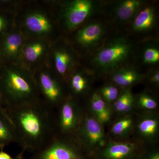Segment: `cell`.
<instances>
[{"label":"cell","mask_w":159,"mask_h":159,"mask_svg":"<svg viewBox=\"0 0 159 159\" xmlns=\"http://www.w3.org/2000/svg\"><path fill=\"white\" fill-rule=\"evenodd\" d=\"M18 141L27 147L41 145L51 129L48 116L39 102L8 111Z\"/></svg>","instance_id":"cell-1"},{"label":"cell","mask_w":159,"mask_h":159,"mask_svg":"<svg viewBox=\"0 0 159 159\" xmlns=\"http://www.w3.org/2000/svg\"><path fill=\"white\" fill-rule=\"evenodd\" d=\"M1 83V93L9 110L39 102L33 75L21 66L9 64L3 72Z\"/></svg>","instance_id":"cell-2"},{"label":"cell","mask_w":159,"mask_h":159,"mask_svg":"<svg viewBox=\"0 0 159 159\" xmlns=\"http://www.w3.org/2000/svg\"><path fill=\"white\" fill-rule=\"evenodd\" d=\"M16 25L27 38L45 39L51 41L55 26L51 15L39 8L28 9Z\"/></svg>","instance_id":"cell-3"},{"label":"cell","mask_w":159,"mask_h":159,"mask_svg":"<svg viewBox=\"0 0 159 159\" xmlns=\"http://www.w3.org/2000/svg\"><path fill=\"white\" fill-rule=\"evenodd\" d=\"M51 41L40 38H27L23 48L21 66L33 73L47 63Z\"/></svg>","instance_id":"cell-4"},{"label":"cell","mask_w":159,"mask_h":159,"mask_svg":"<svg viewBox=\"0 0 159 159\" xmlns=\"http://www.w3.org/2000/svg\"><path fill=\"white\" fill-rule=\"evenodd\" d=\"M53 73L46 63L32 74L39 95L50 105L59 102L62 95L60 84Z\"/></svg>","instance_id":"cell-5"},{"label":"cell","mask_w":159,"mask_h":159,"mask_svg":"<svg viewBox=\"0 0 159 159\" xmlns=\"http://www.w3.org/2000/svg\"><path fill=\"white\" fill-rule=\"evenodd\" d=\"M130 50V45L125 41H115L105 46L96 54L94 62L103 70H111L126 59Z\"/></svg>","instance_id":"cell-6"},{"label":"cell","mask_w":159,"mask_h":159,"mask_svg":"<svg viewBox=\"0 0 159 159\" xmlns=\"http://www.w3.org/2000/svg\"><path fill=\"white\" fill-rule=\"evenodd\" d=\"M93 9V3L89 0H75L66 2L61 12L66 29L69 31L76 29L90 15Z\"/></svg>","instance_id":"cell-7"},{"label":"cell","mask_w":159,"mask_h":159,"mask_svg":"<svg viewBox=\"0 0 159 159\" xmlns=\"http://www.w3.org/2000/svg\"><path fill=\"white\" fill-rule=\"evenodd\" d=\"M47 64L53 73L61 78H65L74 67L75 58L68 47L51 42Z\"/></svg>","instance_id":"cell-8"},{"label":"cell","mask_w":159,"mask_h":159,"mask_svg":"<svg viewBox=\"0 0 159 159\" xmlns=\"http://www.w3.org/2000/svg\"><path fill=\"white\" fill-rule=\"evenodd\" d=\"M27 39L16 25L12 30L4 35L1 52L9 64L21 66L23 48Z\"/></svg>","instance_id":"cell-9"},{"label":"cell","mask_w":159,"mask_h":159,"mask_svg":"<svg viewBox=\"0 0 159 159\" xmlns=\"http://www.w3.org/2000/svg\"><path fill=\"white\" fill-rule=\"evenodd\" d=\"M103 29L100 24L92 23L80 29L76 36V41L82 48H90L101 39Z\"/></svg>","instance_id":"cell-10"},{"label":"cell","mask_w":159,"mask_h":159,"mask_svg":"<svg viewBox=\"0 0 159 159\" xmlns=\"http://www.w3.org/2000/svg\"><path fill=\"white\" fill-rule=\"evenodd\" d=\"M70 146L59 140L51 142L42 152L40 159H79Z\"/></svg>","instance_id":"cell-11"},{"label":"cell","mask_w":159,"mask_h":159,"mask_svg":"<svg viewBox=\"0 0 159 159\" xmlns=\"http://www.w3.org/2000/svg\"><path fill=\"white\" fill-rule=\"evenodd\" d=\"M76 113L74 104L70 101L65 102L61 108L59 124L64 132L73 130L77 123Z\"/></svg>","instance_id":"cell-12"},{"label":"cell","mask_w":159,"mask_h":159,"mask_svg":"<svg viewBox=\"0 0 159 159\" xmlns=\"http://www.w3.org/2000/svg\"><path fill=\"white\" fill-rule=\"evenodd\" d=\"M134 149L132 143L111 142L104 150V156L107 159H124L129 156Z\"/></svg>","instance_id":"cell-13"},{"label":"cell","mask_w":159,"mask_h":159,"mask_svg":"<svg viewBox=\"0 0 159 159\" xmlns=\"http://www.w3.org/2000/svg\"><path fill=\"white\" fill-rule=\"evenodd\" d=\"M16 141L17 135L12 122L0 114V148Z\"/></svg>","instance_id":"cell-14"},{"label":"cell","mask_w":159,"mask_h":159,"mask_svg":"<svg viewBox=\"0 0 159 159\" xmlns=\"http://www.w3.org/2000/svg\"><path fill=\"white\" fill-rule=\"evenodd\" d=\"M84 126L86 137L91 144L95 145L102 142L104 133L99 121L93 118H87Z\"/></svg>","instance_id":"cell-15"},{"label":"cell","mask_w":159,"mask_h":159,"mask_svg":"<svg viewBox=\"0 0 159 159\" xmlns=\"http://www.w3.org/2000/svg\"><path fill=\"white\" fill-rule=\"evenodd\" d=\"M155 20V13L152 7L145 8L139 12L134 21L133 27L137 31H143L150 29Z\"/></svg>","instance_id":"cell-16"},{"label":"cell","mask_w":159,"mask_h":159,"mask_svg":"<svg viewBox=\"0 0 159 159\" xmlns=\"http://www.w3.org/2000/svg\"><path fill=\"white\" fill-rule=\"evenodd\" d=\"M91 101L92 109L99 122L104 123L109 121L110 114L101 96L94 93L92 96Z\"/></svg>","instance_id":"cell-17"},{"label":"cell","mask_w":159,"mask_h":159,"mask_svg":"<svg viewBox=\"0 0 159 159\" xmlns=\"http://www.w3.org/2000/svg\"><path fill=\"white\" fill-rule=\"evenodd\" d=\"M142 5V2L138 0H127L121 3L117 7L116 13L117 17L122 21L129 20L133 16Z\"/></svg>","instance_id":"cell-18"},{"label":"cell","mask_w":159,"mask_h":159,"mask_svg":"<svg viewBox=\"0 0 159 159\" xmlns=\"http://www.w3.org/2000/svg\"><path fill=\"white\" fill-rule=\"evenodd\" d=\"M139 74L134 69L122 68L116 72L112 76L113 80L118 85L127 86L136 82L139 78Z\"/></svg>","instance_id":"cell-19"},{"label":"cell","mask_w":159,"mask_h":159,"mask_svg":"<svg viewBox=\"0 0 159 159\" xmlns=\"http://www.w3.org/2000/svg\"><path fill=\"white\" fill-rule=\"evenodd\" d=\"M16 14L8 16L7 15L0 13V36L5 35L16 26Z\"/></svg>","instance_id":"cell-20"},{"label":"cell","mask_w":159,"mask_h":159,"mask_svg":"<svg viewBox=\"0 0 159 159\" xmlns=\"http://www.w3.org/2000/svg\"><path fill=\"white\" fill-rule=\"evenodd\" d=\"M158 127V122L153 119H146L143 120L139 125L140 132L145 136L153 135Z\"/></svg>","instance_id":"cell-21"},{"label":"cell","mask_w":159,"mask_h":159,"mask_svg":"<svg viewBox=\"0 0 159 159\" xmlns=\"http://www.w3.org/2000/svg\"><path fill=\"white\" fill-rule=\"evenodd\" d=\"M70 85L74 93H80L86 87V80L81 73H75L71 77Z\"/></svg>","instance_id":"cell-22"},{"label":"cell","mask_w":159,"mask_h":159,"mask_svg":"<svg viewBox=\"0 0 159 159\" xmlns=\"http://www.w3.org/2000/svg\"><path fill=\"white\" fill-rule=\"evenodd\" d=\"M115 103V108L119 111L124 112L126 107L134 101L133 97L129 91H125L117 98Z\"/></svg>","instance_id":"cell-23"},{"label":"cell","mask_w":159,"mask_h":159,"mask_svg":"<svg viewBox=\"0 0 159 159\" xmlns=\"http://www.w3.org/2000/svg\"><path fill=\"white\" fill-rule=\"evenodd\" d=\"M132 124V120L129 118H125L119 120L113 125L112 132L116 135H120L130 128Z\"/></svg>","instance_id":"cell-24"},{"label":"cell","mask_w":159,"mask_h":159,"mask_svg":"<svg viewBox=\"0 0 159 159\" xmlns=\"http://www.w3.org/2000/svg\"><path fill=\"white\" fill-rule=\"evenodd\" d=\"M101 94L103 99L107 102H113L118 97V90L114 86L107 85L102 89Z\"/></svg>","instance_id":"cell-25"},{"label":"cell","mask_w":159,"mask_h":159,"mask_svg":"<svg viewBox=\"0 0 159 159\" xmlns=\"http://www.w3.org/2000/svg\"><path fill=\"white\" fill-rule=\"evenodd\" d=\"M143 60L144 62L148 64H154L158 62L159 50L153 48L146 49L144 52Z\"/></svg>","instance_id":"cell-26"},{"label":"cell","mask_w":159,"mask_h":159,"mask_svg":"<svg viewBox=\"0 0 159 159\" xmlns=\"http://www.w3.org/2000/svg\"><path fill=\"white\" fill-rule=\"evenodd\" d=\"M139 104L142 107L148 109H154L156 108L157 103L154 99L147 95H142L139 98Z\"/></svg>","instance_id":"cell-27"},{"label":"cell","mask_w":159,"mask_h":159,"mask_svg":"<svg viewBox=\"0 0 159 159\" xmlns=\"http://www.w3.org/2000/svg\"><path fill=\"white\" fill-rule=\"evenodd\" d=\"M3 102L2 97L1 91H0V114L3 115L4 116L6 117V118H7V119H9L11 122V119L9 117V114H8V111L3 106Z\"/></svg>","instance_id":"cell-28"},{"label":"cell","mask_w":159,"mask_h":159,"mask_svg":"<svg viewBox=\"0 0 159 159\" xmlns=\"http://www.w3.org/2000/svg\"><path fill=\"white\" fill-rule=\"evenodd\" d=\"M151 80L152 82L156 83H158L159 82V71H157V72L153 74V76L152 77Z\"/></svg>","instance_id":"cell-29"},{"label":"cell","mask_w":159,"mask_h":159,"mask_svg":"<svg viewBox=\"0 0 159 159\" xmlns=\"http://www.w3.org/2000/svg\"><path fill=\"white\" fill-rule=\"evenodd\" d=\"M0 159H12L11 157L8 153L4 152H0Z\"/></svg>","instance_id":"cell-30"},{"label":"cell","mask_w":159,"mask_h":159,"mask_svg":"<svg viewBox=\"0 0 159 159\" xmlns=\"http://www.w3.org/2000/svg\"><path fill=\"white\" fill-rule=\"evenodd\" d=\"M148 159H159V154L158 152L154 154Z\"/></svg>","instance_id":"cell-31"}]
</instances>
